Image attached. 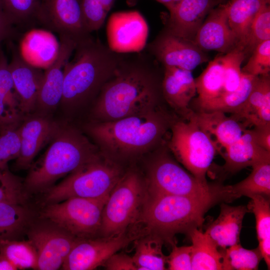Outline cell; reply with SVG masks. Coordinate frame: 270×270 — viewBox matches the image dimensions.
Here are the masks:
<instances>
[{"label": "cell", "mask_w": 270, "mask_h": 270, "mask_svg": "<svg viewBox=\"0 0 270 270\" xmlns=\"http://www.w3.org/2000/svg\"><path fill=\"white\" fill-rule=\"evenodd\" d=\"M159 64L144 48L124 53L114 74L98 95L95 115L111 121L154 108L162 95Z\"/></svg>", "instance_id": "6da1fadb"}, {"label": "cell", "mask_w": 270, "mask_h": 270, "mask_svg": "<svg viewBox=\"0 0 270 270\" xmlns=\"http://www.w3.org/2000/svg\"><path fill=\"white\" fill-rule=\"evenodd\" d=\"M234 199L230 186L222 184L199 196L146 192L140 216L151 234L168 241L178 233L201 227L205 214L216 204Z\"/></svg>", "instance_id": "7a4b0ae2"}, {"label": "cell", "mask_w": 270, "mask_h": 270, "mask_svg": "<svg viewBox=\"0 0 270 270\" xmlns=\"http://www.w3.org/2000/svg\"><path fill=\"white\" fill-rule=\"evenodd\" d=\"M73 54L64 68L60 102L68 109L98 96L114 74L124 53L112 50L91 36L77 44Z\"/></svg>", "instance_id": "3957f363"}, {"label": "cell", "mask_w": 270, "mask_h": 270, "mask_svg": "<svg viewBox=\"0 0 270 270\" xmlns=\"http://www.w3.org/2000/svg\"><path fill=\"white\" fill-rule=\"evenodd\" d=\"M43 155L24 182L28 194L44 192L62 176L98 158L94 147L76 130L58 124Z\"/></svg>", "instance_id": "277c9868"}, {"label": "cell", "mask_w": 270, "mask_h": 270, "mask_svg": "<svg viewBox=\"0 0 270 270\" xmlns=\"http://www.w3.org/2000/svg\"><path fill=\"white\" fill-rule=\"evenodd\" d=\"M168 124V117L154 108L118 120L95 124L88 130L108 150L128 154L143 151L156 143Z\"/></svg>", "instance_id": "5b68a950"}, {"label": "cell", "mask_w": 270, "mask_h": 270, "mask_svg": "<svg viewBox=\"0 0 270 270\" xmlns=\"http://www.w3.org/2000/svg\"><path fill=\"white\" fill-rule=\"evenodd\" d=\"M120 178L118 168L97 159L44 192V205L70 198L98 199L108 196Z\"/></svg>", "instance_id": "8992f818"}, {"label": "cell", "mask_w": 270, "mask_h": 270, "mask_svg": "<svg viewBox=\"0 0 270 270\" xmlns=\"http://www.w3.org/2000/svg\"><path fill=\"white\" fill-rule=\"evenodd\" d=\"M193 114L186 122L178 120L172 123L168 147L192 176L208 182L206 174L218 148L212 136L198 126Z\"/></svg>", "instance_id": "52a82bcc"}, {"label": "cell", "mask_w": 270, "mask_h": 270, "mask_svg": "<svg viewBox=\"0 0 270 270\" xmlns=\"http://www.w3.org/2000/svg\"><path fill=\"white\" fill-rule=\"evenodd\" d=\"M146 192L139 176L130 172L121 176L103 208L100 233L102 236L125 232L140 214Z\"/></svg>", "instance_id": "ba28073f"}, {"label": "cell", "mask_w": 270, "mask_h": 270, "mask_svg": "<svg viewBox=\"0 0 270 270\" xmlns=\"http://www.w3.org/2000/svg\"><path fill=\"white\" fill-rule=\"evenodd\" d=\"M108 196L98 199L70 198L48 204L44 205L40 218L76 238H94L100 232L102 210Z\"/></svg>", "instance_id": "9c48e42d"}, {"label": "cell", "mask_w": 270, "mask_h": 270, "mask_svg": "<svg viewBox=\"0 0 270 270\" xmlns=\"http://www.w3.org/2000/svg\"><path fill=\"white\" fill-rule=\"evenodd\" d=\"M220 185L210 184L198 180L166 152H162L155 158L150 168L147 192L199 196L214 191Z\"/></svg>", "instance_id": "30bf717a"}, {"label": "cell", "mask_w": 270, "mask_h": 270, "mask_svg": "<svg viewBox=\"0 0 270 270\" xmlns=\"http://www.w3.org/2000/svg\"><path fill=\"white\" fill-rule=\"evenodd\" d=\"M36 20L60 38L77 44L92 36L86 24L82 0H40Z\"/></svg>", "instance_id": "8fae6325"}, {"label": "cell", "mask_w": 270, "mask_h": 270, "mask_svg": "<svg viewBox=\"0 0 270 270\" xmlns=\"http://www.w3.org/2000/svg\"><path fill=\"white\" fill-rule=\"evenodd\" d=\"M30 226L28 237L38 256L36 270H56L62 268L66 258L78 240L48 222Z\"/></svg>", "instance_id": "7c38bea8"}, {"label": "cell", "mask_w": 270, "mask_h": 270, "mask_svg": "<svg viewBox=\"0 0 270 270\" xmlns=\"http://www.w3.org/2000/svg\"><path fill=\"white\" fill-rule=\"evenodd\" d=\"M144 49L163 67L192 71L209 60L194 42L176 36L165 27Z\"/></svg>", "instance_id": "4fadbf2b"}, {"label": "cell", "mask_w": 270, "mask_h": 270, "mask_svg": "<svg viewBox=\"0 0 270 270\" xmlns=\"http://www.w3.org/2000/svg\"><path fill=\"white\" fill-rule=\"evenodd\" d=\"M136 238L125 232L111 236L78 239L62 268L64 270H92L104 265L112 254Z\"/></svg>", "instance_id": "5bb4252c"}, {"label": "cell", "mask_w": 270, "mask_h": 270, "mask_svg": "<svg viewBox=\"0 0 270 270\" xmlns=\"http://www.w3.org/2000/svg\"><path fill=\"white\" fill-rule=\"evenodd\" d=\"M106 32L108 46L119 53L142 50L148 34L147 23L138 11L114 13L110 18Z\"/></svg>", "instance_id": "9a60e30c"}, {"label": "cell", "mask_w": 270, "mask_h": 270, "mask_svg": "<svg viewBox=\"0 0 270 270\" xmlns=\"http://www.w3.org/2000/svg\"><path fill=\"white\" fill-rule=\"evenodd\" d=\"M60 48L54 62L44 72L36 108L42 112L54 110L60 104L63 93L64 68L72 55L77 44L65 38H60Z\"/></svg>", "instance_id": "2e32d148"}, {"label": "cell", "mask_w": 270, "mask_h": 270, "mask_svg": "<svg viewBox=\"0 0 270 270\" xmlns=\"http://www.w3.org/2000/svg\"><path fill=\"white\" fill-rule=\"evenodd\" d=\"M194 42L203 51L214 50L224 54L238 46L228 23L226 4H220L208 13Z\"/></svg>", "instance_id": "e0dca14e"}, {"label": "cell", "mask_w": 270, "mask_h": 270, "mask_svg": "<svg viewBox=\"0 0 270 270\" xmlns=\"http://www.w3.org/2000/svg\"><path fill=\"white\" fill-rule=\"evenodd\" d=\"M222 0H183L169 12L164 26L172 34L194 42L208 13Z\"/></svg>", "instance_id": "ac0fdd59"}, {"label": "cell", "mask_w": 270, "mask_h": 270, "mask_svg": "<svg viewBox=\"0 0 270 270\" xmlns=\"http://www.w3.org/2000/svg\"><path fill=\"white\" fill-rule=\"evenodd\" d=\"M58 126L57 123L43 115L30 118L19 126L20 146L19 155L16 159L17 169L30 168L37 154L51 140Z\"/></svg>", "instance_id": "d6986e66"}, {"label": "cell", "mask_w": 270, "mask_h": 270, "mask_svg": "<svg viewBox=\"0 0 270 270\" xmlns=\"http://www.w3.org/2000/svg\"><path fill=\"white\" fill-rule=\"evenodd\" d=\"M162 92L172 108L187 120L190 118L194 112L189 104L196 94L192 71L176 67H164Z\"/></svg>", "instance_id": "ffe728a7"}, {"label": "cell", "mask_w": 270, "mask_h": 270, "mask_svg": "<svg viewBox=\"0 0 270 270\" xmlns=\"http://www.w3.org/2000/svg\"><path fill=\"white\" fill-rule=\"evenodd\" d=\"M12 50L9 70L22 112L24 114H29L36 108L44 72L26 62L20 56L18 50L14 48Z\"/></svg>", "instance_id": "44dd1931"}, {"label": "cell", "mask_w": 270, "mask_h": 270, "mask_svg": "<svg viewBox=\"0 0 270 270\" xmlns=\"http://www.w3.org/2000/svg\"><path fill=\"white\" fill-rule=\"evenodd\" d=\"M60 48V42L52 32L45 28H33L22 38L18 52L28 64L45 70L56 60Z\"/></svg>", "instance_id": "7402d4cb"}, {"label": "cell", "mask_w": 270, "mask_h": 270, "mask_svg": "<svg viewBox=\"0 0 270 270\" xmlns=\"http://www.w3.org/2000/svg\"><path fill=\"white\" fill-rule=\"evenodd\" d=\"M231 115L248 126L270 124V76H257L245 102Z\"/></svg>", "instance_id": "603a6c76"}, {"label": "cell", "mask_w": 270, "mask_h": 270, "mask_svg": "<svg viewBox=\"0 0 270 270\" xmlns=\"http://www.w3.org/2000/svg\"><path fill=\"white\" fill-rule=\"evenodd\" d=\"M248 211L247 206L220 204V213L204 232L221 250L240 243L244 218Z\"/></svg>", "instance_id": "cb8c5ba5"}, {"label": "cell", "mask_w": 270, "mask_h": 270, "mask_svg": "<svg viewBox=\"0 0 270 270\" xmlns=\"http://www.w3.org/2000/svg\"><path fill=\"white\" fill-rule=\"evenodd\" d=\"M225 150L223 168L231 173L258 163L270 162V152L256 142L251 130H245L240 137Z\"/></svg>", "instance_id": "d4e9b609"}, {"label": "cell", "mask_w": 270, "mask_h": 270, "mask_svg": "<svg viewBox=\"0 0 270 270\" xmlns=\"http://www.w3.org/2000/svg\"><path fill=\"white\" fill-rule=\"evenodd\" d=\"M24 114L14 90L8 62L0 50V132L17 128Z\"/></svg>", "instance_id": "484cf974"}, {"label": "cell", "mask_w": 270, "mask_h": 270, "mask_svg": "<svg viewBox=\"0 0 270 270\" xmlns=\"http://www.w3.org/2000/svg\"><path fill=\"white\" fill-rule=\"evenodd\" d=\"M193 116L203 130L213 136L226 148L238 139L246 130L232 115L220 111L194 112Z\"/></svg>", "instance_id": "4316f807"}, {"label": "cell", "mask_w": 270, "mask_h": 270, "mask_svg": "<svg viewBox=\"0 0 270 270\" xmlns=\"http://www.w3.org/2000/svg\"><path fill=\"white\" fill-rule=\"evenodd\" d=\"M192 246V270H222L224 250H220L205 232L194 228L188 234Z\"/></svg>", "instance_id": "83f0119b"}, {"label": "cell", "mask_w": 270, "mask_h": 270, "mask_svg": "<svg viewBox=\"0 0 270 270\" xmlns=\"http://www.w3.org/2000/svg\"><path fill=\"white\" fill-rule=\"evenodd\" d=\"M270 0H230L227 14L230 26L236 35L238 46L244 50L252 21L264 4Z\"/></svg>", "instance_id": "f1b7e54d"}, {"label": "cell", "mask_w": 270, "mask_h": 270, "mask_svg": "<svg viewBox=\"0 0 270 270\" xmlns=\"http://www.w3.org/2000/svg\"><path fill=\"white\" fill-rule=\"evenodd\" d=\"M33 212L25 204L0 202V240H15L32 224Z\"/></svg>", "instance_id": "f546056e"}, {"label": "cell", "mask_w": 270, "mask_h": 270, "mask_svg": "<svg viewBox=\"0 0 270 270\" xmlns=\"http://www.w3.org/2000/svg\"><path fill=\"white\" fill-rule=\"evenodd\" d=\"M247 206L249 212H253L256 222L258 248L268 268H270V202L268 197L254 195L250 197Z\"/></svg>", "instance_id": "4dcf8cb0"}, {"label": "cell", "mask_w": 270, "mask_h": 270, "mask_svg": "<svg viewBox=\"0 0 270 270\" xmlns=\"http://www.w3.org/2000/svg\"><path fill=\"white\" fill-rule=\"evenodd\" d=\"M256 76L243 73L241 83L236 90L222 92L210 100L197 104L198 112L220 111L232 114L248 98Z\"/></svg>", "instance_id": "1f68e13d"}, {"label": "cell", "mask_w": 270, "mask_h": 270, "mask_svg": "<svg viewBox=\"0 0 270 270\" xmlns=\"http://www.w3.org/2000/svg\"><path fill=\"white\" fill-rule=\"evenodd\" d=\"M222 56L210 62L202 72L196 79L198 96L196 104L210 100L223 92L224 67Z\"/></svg>", "instance_id": "d6a6232c"}, {"label": "cell", "mask_w": 270, "mask_h": 270, "mask_svg": "<svg viewBox=\"0 0 270 270\" xmlns=\"http://www.w3.org/2000/svg\"><path fill=\"white\" fill-rule=\"evenodd\" d=\"M252 167V171L247 178L230 186L231 193L236 198L258 194L270 198V162L258 163Z\"/></svg>", "instance_id": "836d02e7"}, {"label": "cell", "mask_w": 270, "mask_h": 270, "mask_svg": "<svg viewBox=\"0 0 270 270\" xmlns=\"http://www.w3.org/2000/svg\"><path fill=\"white\" fill-rule=\"evenodd\" d=\"M164 240L150 234L140 240L132 257L138 270H166L167 256L162 252Z\"/></svg>", "instance_id": "e575fe53"}, {"label": "cell", "mask_w": 270, "mask_h": 270, "mask_svg": "<svg viewBox=\"0 0 270 270\" xmlns=\"http://www.w3.org/2000/svg\"><path fill=\"white\" fill-rule=\"evenodd\" d=\"M0 258L10 262L17 270H36L38 256L32 242L28 240H0Z\"/></svg>", "instance_id": "d590c367"}, {"label": "cell", "mask_w": 270, "mask_h": 270, "mask_svg": "<svg viewBox=\"0 0 270 270\" xmlns=\"http://www.w3.org/2000/svg\"><path fill=\"white\" fill-rule=\"evenodd\" d=\"M262 259V254L258 247L247 250L238 243L224 250L222 270H258Z\"/></svg>", "instance_id": "8d00e7d4"}, {"label": "cell", "mask_w": 270, "mask_h": 270, "mask_svg": "<svg viewBox=\"0 0 270 270\" xmlns=\"http://www.w3.org/2000/svg\"><path fill=\"white\" fill-rule=\"evenodd\" d=\"M40 0H0V4L14 26L26 28L36 22Z\"/></svg>", "instance_id": "74e56055"}, {"label": "cell", "mask_w": 270, "mask_h": 270, "mask_svg": "<svg viewBox=\"0 0 270 270\" xmlns=\"http://www.w3.org/2000/svg\"><path fill=\"white\" fill-rule=\"evenodd\" d=\"M246 58L244 48L238 46L222 56L223 92L234 91L240 86L243 76L241 65Z\"/></svg>", "instance_id": "f35d334b"}, {"label": "cell", "mask_w": 270, "mask_h": 270, "mask_svg": "<svg viewBox=\"0 0 270 270\" xmlns=\"http://www.w3.org/2000/svg\"><path fill=\"white\" fill-rule=\"evenodd\" d=\"M270 40V2L262 6L254 17L244 51L246 57L250 56L260 43Z\"/></svg>", "instance_id": "ab89813d"}, {"label": "cell", "mask_w": 270, "mask_h": 270, "mask_svg": "<svg viewBox=\"0 0 270 270\" xmlns=\"http://www.w3.org/2000/svg\"><path fill=\"white\" fill-rule=\"evenodd\" d=\"M28 194L24 183L8 168L0 170V202L25 204Z\"/></svg>", "instance_id": "60d3db41"}, {"label": "cell", "mask_w": 270, "mask_h": 270, "mask_svg": "<svg viewBox=\"0 0 270 270\" xmlns=\"http://www.w3.org/2000/svg\"><path fill=\"white\" fill-rule=\"evenodd\" d=\"M242 71L255 76L270 74V40L260 43L256 47L248 62L242 68Z\"/></svg>", "instance_id": "b9f144b4"}, {"label": "cell", "mask_w": 270, "mask_h": 270, "mask_svg": "<svg viewBox=\"0 0 270 270\" xmlns=\"http://www.w3.org/2000/svg\"><path fill=\"white\" fill-rule=\"evenodd\" d=\"M20 146L18 128L0 132V170L8 167V162L18 157Z\"/></svg>", "instance_id": "7bdbcfd3"}, {"label": "cell", "mask_w": 270, "mask_h": 270, "mask_svg": "<svg viewBox=\"0 0 270 270\" xmlns=\"http://www.w3.org/2000/svg\"><path fill=\"white\" fill-rule=\"evenodd\" d=\"M86 24L90 33L98 30L103 25L108 13L103 0H82Z\"/></svg>", "instance_id": "ee69618b"}, {"label": "cell", "mask_w": 270, "mask_h": 270, "mask_svg": "<svg viewBox=\"0 0 270 270\" xmlns=\"http://www.w3.org/2000/svg\"><path fill=\"white\" fill-rule=\"evenodd\" d=\"M166 264L170 270H192V246H177L174 245Z\"/></svg>", "instance_id": "f6af8a7d"}, {"label": "cell", "mask_w": 270, "mask_h": 270, "mask_svg": "<svg viewBox=\"0 0 270 270\" xmlns=\"http://www.w3.org/2000/svg\"><path fill=\"white\" fill-rule=\"evenodd\" d=\"M104 266L108 270H137L132 257L124 254H112Z\"/></svg>", "instance_id": "bcb514c9"}, {"label": "cell", "mask_w": 270, "mask_h": 270, "mask_svg": "<svg viewBox=\"0 0 270 270\" xmlns=\"http://www.w3.org/2000/svg\"><path fill=\"white\" fill-rule=\"evenodd\" d=\"M251 131L256 142L270 152V124L254 126Z\"/></svg>", "instance_id": "7dc6e473"}, {"label": "cell", "mask_w": 270, "mask_h": 270, "mask_svg": "<svg viewBox=\"0 0 270 270\" xmlns=\"http://www.w3.org/2000/svg\"><path fill=\"white\" fill-rule=\"evenodd\" d=\"M14 34V26L0 4V50L3 42Z\"/></svg>", "instance_id": "c3c4849f"}, {"label": "cell", "mask_w": 270, "mask_h": 270, "mask_svg": "<svg viewBox=\"0 0 270 270\" xmlns=\"http://www.w3.org/2000/svg\"><path fill=\"white\" fill-rule=\"evenodd\" d=\"M16 267L6 258H0V270H16Z\"/></svg>", "instance_id": "681fc988"}, {"label": "cell", "mask_w": 270, "mask_h": 270, "mask_svg": "<svg viewBox=\"0 0 270 270\" xmlns=\"http://www.w3.org/2000/svg\"><path fill=\"white\" fill-rule=\"evenodd\" d=\"M137 0H128L130 4H134ZM158 2L164 4L168 10L170 11L174 7V4L173 0H155Z\"/></svg>", "instance_id": "f907efd6"}, {"label": "cell", "mask_w": 270, "mask_h": 270, "mask_svg": "<svg viewBox=\"0 0 270 270\" xmlns=\"http://www.w3.org/2000/svg\"><path fill=\"white\" fill-rule=\"evenodd\" d=\"M174 0V4L175 6V5L178 4L179 2H182L183 0Z\"/></svg>", "instance_id": "816d5d0a"}]
</instances>
